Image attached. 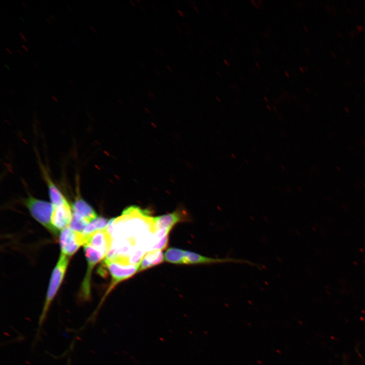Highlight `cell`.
Masks as SVG:
<instances>
[{
    "instance_id": "cell-1",
    "label": "cell",
    "mask_w": 365,
    "mask_h": 365,
    "mask_svg": "<svg viewBox=\"0 0 365 365\" xmlns=\"http://www.w3.org/2000/svg\"><path fill=\"white\" fill-rule=\"evenodd\" d=\"M69 260V257L61 253L58 262L53 271L46 295L45 302L38 322V333L43 325L51 303L54 299L63 279Z\"/></svg>"
},
{
    "instance_id": "cell-2",
    "label": "cell",
    "mask_w": 365,
    "mask_h": 365,
    "mask_svg": "<svg viewBox=\"0 0 365 365\" xmlns=\"http://www.w3.org/2000/svg\"><path fill=\"white\" fill-rule=\"evenodd\" d=\"M24 202L34 218L55 236L58 235V231L51 224V216L54 209L52 203L36 199L31 196L26 198Z\"/></svg>"
},
{
    "instance_id": "cell-3",
    "label": "cell",
    "mask_w": 365,
    "mask_h": 365,
    "mask_svg": "<svg viewBox=\"0 0 365 365\" xmlns=\"http://www.w3.org/2000/svg\"><path fill=\"white\" fill-rule=\"evenodd\" d=\"M89 235L75 231L67 227L61 232L59 241L61 254L68 257L72 256L87 242Z\"/></svg>"
},
{
    "instance_id": "cell-4",
    "label": "cell",
    "mask_w": 365,
    "mask_h": 365,
    "mask_svg": "<svg viewBox=\"0 0 365 365\" xmlns=\"http://www.w3.org/2000/svg\"><path fill=\"white\" fill-rule=\"evenodd\" d=\"M84 247L88 267L82 284L80 297L83 300L87 301L89 300L90 297V278L92 270L98 262L105 258V256L87 245H84Z\"/></svg>"
},
{
    "instance_id": "cell-5",
    "label": "cell",
    "mask_w": 365,
    "mask_h": 365,
    "mask_svg": "<svg viewBox=\"0 0 365 365\" xmlns=\"http://www.w3.org/2000/svg\"><path fill=\"white\" fill-rule=\"evenodd\" d=\"M103 263L112 279L107 293L118 283L130 277L139 269V266L125 264L115 260H104Z\"/></svg>"
},
{
    "instance_id": "cell-6",
    "label": "cell",
    "mask_w": 365,
    "mask_h": 365,
    "mask_svg": "<svg viewBox=\"0 0 365 365\" xmlns=\"http://www.w3.org/2000/svg\"><path fill=\"white\" fill-rule=\"evenodd\" d=\"M72 216L71 209L68 202L54 206L51 224L57 230L62 231L69 226Z\"/></svg>"
},
{
    "instance_id": "cell-7",
    "label": "cell",
    "mask_w": 365,
    "mask_h": 365,
    "mask_svg": "<svg viewBox=\"0 0 365 365\" xmlns=\"http://www.w3.org/2000/svg\"><path fill=\"white\" fill-rule=\"evenodd\" d=\"M113 242V239L107 229L98 231L89 235L87 245L99 251L106 257Z\"/></svg>"
},
{
    "instance_id": "cell-8",
    "label": "cell",
    "mask_w": 365,
    "mask_h": 365,
    "mask_svg": "<svg viewBox=\"0 0 365 365\" xmlns=\"http://www.w3.org/2000/svg\"><path fill=\"white\" fill-rule=\"evenodd\" d=\"M184 215L185 214L182 213V211L178 210L169 214L152 217L154 233L161 229L170 231L175 224L183 221Z\"/></svg>"
},
{
    "instance_id": "cell-9",
    "label": "cell",
    "mask_w": 365,
    "mask_h": 365,
    "mask_svg": "<svg viewBox=\"0 0 365 365\" xmlns=\"http://www.w3.org/2000/svg\"><path fill=\"white\" fill-rule=\"evenodd\" d=\"M73 213L85 218L89 223L97 217L92 207L81 198L77 197L72 206Z\"/></svg>"
},
{
    "instance_id": "cell-10",
    "label": "cell",
    "mask_w": 365,
    "mask_h": 365,
    "mask_svg": "<svg viewBox=\"0 0 365 365\" xmlns=\"http://www.w3.org/2000/svg\"><path fill=\"white\" fill-rule=\"evenodd\" d=\"M163 253L161 250L148 251L140 263L139 271L160 264L163 262Z\"/></svg>"
},
{
    "instance_id": "cell-11",
    "label": "cell",
    "mask_w": 365,
    "mask_h": 365,
    "mask_svg": "<svg viewBox=\"0 0 365 365\" xmlns=\"http://www.w3.org/2000/svg\"><path fill=\"white\" fill-rule=\"evenodd\" d=\"M46 178L48 184L49 197L52 205L56 206L67 203V200L55 185L48 176H47Z\"/></svg>"
},
{
    "instance_id": "cell-12",
    "label": "cell",
    "mask_w": 365,
    "mask_h": 365,
    "mask_svg": "<svg viewBox=\"0 0 365 365\" xmlns=\"http://www.w3.org/2000/svg\"><path fill=\"white\" fill-rule=\"evenodd\" d=\"M108 221L102 216L97 217L86 226L82 233L86 235H90L98 231L106 229Z\"/></svg>"
},
{
    "instance_id": "cell-13",
    "label": "cell",
    "mask_w": 365,
    "mask_h": 365,
    "mask_svg": "<svg viewBox=\"0 0 365 365\" xmlns=\"http://www.w3.org/2000/svg\"><path fill=\"white\" fill-rule=\"evenodd\" d=\"M185 251L176 248H168L165 253L166 261L174 264H185Z\"/></svg>"
},
{
    "instance_id": "cell-14",
    "label": "cell",
    "mask_w": 365,
    "mask_h": 365,
    "mask_svg": "<svg viewBox=\"0 0 365 365\" xmlns=\"http://www.w3.org/2000/svg\"><path fill=\"white\" fill-rule=\"evenodd\" d=\"M89 223L85 218L72 213V216L68 227L75 231L82 233Z\"/></svg>"
},
{
    "instance_id": "cell-15",
    "label": "cell",
    "mask_w": 365,
    "mask_h": 365,
    "mask_svg": "<svg viewBox=\"0 0 365 365\" xmlns=\"http://www.w3.org/2000/svg\"><path fill=\"white\" fill-rule=\"evenodd\" d=\"M145 251L143 248L135 247L129 255V264L140 266V263L144 256Z\"/></svg>"
},
{
    "instance_id": "cell-16",
    "label": "cell",
    "mask_w": 365,
    "mask_h": 365,
    "mask_svg": "<svg viewBox=\"0 0 365 365\" xmlns=\"http://www.w3.org/2000/svg\"><path fill=\"white\" fill-rule=\"evenodd\" d=\"M168 235H166L163 238H162L161 240L159 241L158 243H157L155 245H154L151 250H162L164 249L168 243Z\"/></svg>"
},
{
    "instance_id": "cell-17",
    "label": "cell",
    "mask_w": 365,
    "mask_h": 365,
    "mask_svg": "<svg viewBox=\"0 0 365 365\" xmlns=\"http://www.w3.org/2000/svg\"><path fill=\"white\" fill-rule=\"evenodd\" d=\"M19 34L22 39H23L25 42H27L26 37L22 32H19Z\"/></svg>"
},
{
    "instance_id": "cell-18",
    "label": "cell",
    "mask_w": 365,
    "mask_h": 365,
    "mask_svg": "<svg viewBox=\"0 0 365 365\" xmlns=\"http://www.w3.org/2000/svg\"><path fill=\"white\" fill-rule=\"evenodd\" d=\"M22 48H23V49H24V50H25L26 51H29V49H28L27 48V47H26V46H25L24 45L22 44Z\"/></svg>"
},
{
    "instance_id": "cell-19",
    "label": "cell",
    "mask_w": 365,
    "mask_h": 365,
    "mask_svg": "<svg viewBox=\"0 0 365 365\" xmlns=\"http://www.w3.org/2000/svg\"><path fill=\"white\" fill-rule=\"evenodd\" d=\"M90 27L91 29L94 32H96L95 28H94L93 26H90Z\"/></svg>"
},
{
    "instance_id": "cell-20",
    "label": "cell",
    "mask_w": 365,
    "mask_h": 365,
    "mask_svg": "<svg viewBox=\"0 0 365 365\" xmlns=\"http://www.w3.org/2000/svg\"><path fill=\"white\" fill-rule=\"evenodd\" d=\"M17 51L18 53L19 54H20L22 56V55H23V53H22V52L21 50H20L19 49H17Z\"/></svg>"
},
{
    "instance_id": "cell-21",
    "label": "cell",
    "mask_w": 365,
    "mask_h": 365,
    "mask_svg": "<svg viewBox=\"0 0 365 365\" xmlns=\"http://www.w3.org/2000/svg\"><path fill=\"white\" fill-rule=\"evenodd\" d=\"M6 51H7L9 53H10V54H12V52H11V51L9 49L6 48Z\"/></svg>"
},
{
    "instance_id": "cell-22",
    "label": "cell",
    "mask_w": 365,
    "mask_h": 365,
    "mask_svg": "<svg viewBox=\"0 0 365 365\" xmlns=\"http://www.w3.org/2000/svg\"><path fill=\"white\" fill-rule=\"evenodd\" d=\"M30 61L31 62V63H32V64H33V65H34L35 67H36V68H38V67H38V64H37L36 63L33 62V61Z\"/></svg>"
},
{
    "instance_id": "cell-23",
    "label": "cell",
    "mask_w": 365,
    "mask_h": 365,
    "mask_svg": "<svg viewBox=\"0 0 365 365\" xmlns=\"http://www.w3.org/2000/svg\"><path fill=\"white\" fill-rule=\"evenodd\" d=\"M22 4L25 6V8H27V6L26 5V4L25 2H22Z\"/></svg>"
},
{
    "instance_id": "cell-24",
    "label": "cell",
    "mask_w": 365,
    "mask_h": 365,
    "mask_svg": "<svg viewBox=\"0 0 365 365\" xmlns=\"http://www.w3.org/2000/svg\"><path fill=\"white\" fill-rule=\"evenodd\" d=\"M224 62L226 63V64L227 65H229V63H228V61H227L226 60H224Z\"/></svg>"
},
{
    "instance_id": "cell-25",
    "label": "cell",
    "mask_w": 365,
    "mask_h": 365,
    "mask_svg": "<svg viewBox=\"0 0 365 365\" xmlns=\"http://www.w3.org/2000/svg\"><path fill=\"white\" fill-rule=\"evenodd\" d=\"M285 75H286V76L287 77H289L288 74L286 71H285Z\"/></svg>"
},
{
    "instance_id": "cell-26",
    "label": "cell",
    "mask_w": 365,
    "mask_h": 365,
    "mask_svg": "<svg viewBox=\"0 0 365 365\" xmlns=\"http://www.w3.org/2000/svg\"><path fill=\"white\" fill-rule=\"evenodd\" d=\"M52 97L56 101H57V99L54 96H52Z\"/></svg>"
},
{
    "instance_id": "cell-27",
    "label": "cell",
    "mask_w": 365,
    "mask_h": 365,
    "mask_svg": "<svg viewBox=\"0 0 365 365\" xmlns=\"http://www.w3.org/2000/svg\"><path fill=\"white\" fill-rule=\"evenodd\" d=\"M256 65L257 66V67H258V68L260 67V66L259 65V64H258V63L256 62Z\"/></svg>"
}]
</instances>
